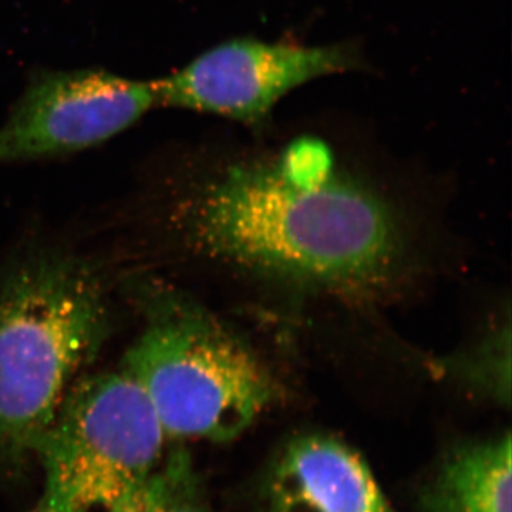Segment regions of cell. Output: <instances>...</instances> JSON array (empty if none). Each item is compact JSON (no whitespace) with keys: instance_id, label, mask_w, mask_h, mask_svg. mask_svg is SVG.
Segmentation results:
<instances>
[{"instance_id":"6da1fadb","label":"cell","mask_w":512,"mask_h":512,"mask_svg":"<svg viewBox=\"0 0 512 512\" xmlns=\"http://www.w3.org/2000/svg\"><path fill=\"white\" fill-rule=\"evenodd\" d=\"M188 239L218 261L296 285L353 291L384 281L402 252L389 207L302 137L269 163L238 165L181 212Z\"/></svg>"},{"instance_id":"7a4b0ae2","label":"cell","mask_w":512,"mask_h":512,"mask_svg":"<svg viewBox=\"0 0 512 512\" xmlns=\"http://www.w3.org/2000/svg\"><path fill=\"white\" fill-rule=\"evenodd\" d=\"M110 329L103 281L79 258L40 252L0 275V477L36 456Z\"/></svg>"},{"instance_id":"3957f363","label":"cell","mask_w":512,"mask_h":512,"mask_svg":"<svg viewBox=\"0 0 512 512\" xmlns=\"http://www.w3.org/2000/svg\"><path fill=\"white\" fill-rule=\"evenodd\" d=\"M136 296L144 326L121 370L146 394L165 437L237 439L278 397L269 367L173 286L147 279Z\"/></svg>"},{"instance_id":"277c9868","label":"cell","mask_w":512,"mask_h":512,"mask_svg":"<svg viewBox=\"0 0 512 512\" xmlns=\"http://www.w3.org/2000/svg\"><path fill=\"white\" fill-rule=\"evenodd\" d=\"M164 439L126 372L82 377L37 450L45 485L29 512H126L160 466Z\"/></svg>"},{"instance_id":"5b68a950","label":"cell","mask_w":512,"mask_h":512,"mask_svg":"<svg viewBox=\"0 0 512 512\" xmlns=\"http://www.w3.org/2000/svg\"><path fill=\"white\" fill-rule=\"evenodd\" d=\"M352 46H303L238 37L211 47L153 83L157 104L261 124L303 84L353 70Z\"/></svg>"},{"instance_id":"8992f818","label":"cell","mask_w":512,"mask_h":512,"mask_svg":"<svg viewBox=\"0 0 512 512\" xmlns=\"http://www.w3.org/2000/svg\"><path fill=\"white\" fill-rule=\"evenodd\" d=\"M156 104L151 82L104 70L36 73L0 126V163L99 146L133 126Z\"/></svg>"},{"instance_id":"52a82bcc","label":"cell","mask_w":512,"mask_h":512,"mask_svg":"<svg viewBox=\"0 0 512 512\" xmlns=\"http://www.w3.org/2000/svg\"><path fill=\"white\" fill-rule=\"evenodd\" d=\"M259 512H394L369 464L328 434L286 441L266 468Z\"/></svg>"},{"instance_id":"ba28073f","label":"cell","mask_w":512,"mask_h":512,"mask_svg":"<svg viewBox=\"0 0 512 512\" xmlns=\"http://www.w3.org/2000/svg\"><path fill=\"white\" fill-rule=\"evenodd\" d=\"M511 434L451 448L424 484L421 512H511Z\"/></svg>"},{"instance_id":"9c48e42d","label":"cell","mask_w":512,"mask_h":512,"mask_svg":"<svg viewBox=\"0 0 512 512\" xmlns=\"http://www.w3.org/2000/svg\"><path fill=\"white\" fill-rule=\"evenodd\" d=\"M126 512H211L190 453L177 447L161 460Z\"/></svg>"},{"instance_id":"30bf717a","label":"cell","mask_w":512,"mask_h":512,"mask_svg":"<svg viewBox=\"0 0 512 512\" xmlns=\"http://www.w3.org/2000/svg\"><path fill=\"white\" fill-rule=\"evenodd\" d=\"M477 389L490 393L501 403L510 402V336L503 342V333L491 336L483 345L454 365H448Z\"/></svg>"}]
</instances>
